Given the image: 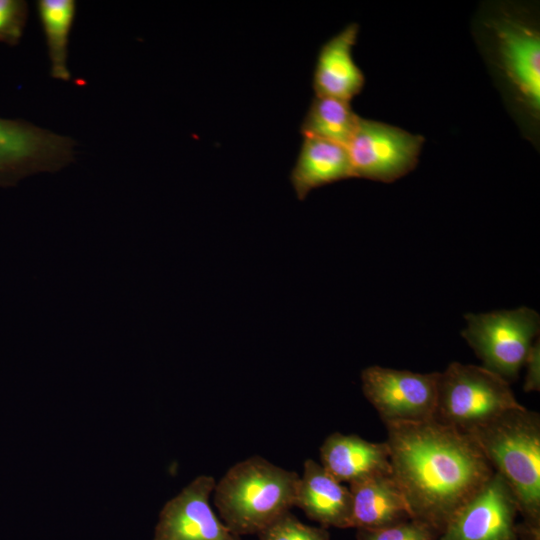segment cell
Returning a JSON list of instances; mask_svg holds the SVG:
<instances>
[{
	"mask_svg": "<svg viewBox=\"0 0 540 540\" xmlns=\"http://www.w3.org/2000/svg\"><path fill=\"white\" fill-rule=\"evenodd\" d=\"M392 476L412 518L441 535L495 472L467 433L435 420L386 423Z\"/></svg>",
	"mask_w": 540,
	"mask_h": 540,
	"instance_id": "cell-1",
	"label": "cell"
},
{
	"mask_svg": "<svg viewBox=\"0 0 540 540\" xmlns=\"http://www.w3.org/2000/svg\"><path fill=\"white\" fill-rule=\"evenodd\" d=\"M469 434L514 492L523 526L540 532V417L509 410Z\"/></svg>",
	"mask_w": 540,
	"mask_h": 540,
	"instance_id": "cell-2",
	"label": "cell"
},
{
	"mask_svg": "<svg viewBox=\"0 0 540 540\" xmlns=\"http://www.w3.org/2000/svg\"><path fill=\"white\" fill-rule=\"evenodd\" d=\"M300 476L255 455L234 464L214 487L222 522L235 534H258L295 506Z\"/></svg>",
	"mask_w": 540,
	"mask_h": 540,
	"instance_id": "cell-3",
	"label": "cell"
},
{
	"mask_svg": "<svg viewBox=\"0 0 540 540\" xmlns=\"http://www.w3.org/2000/svg\"><path fill=\"white\" fill-rule=\"evenodd\" d=\"M521 405L509 382L483 366L450 363L439 373L434 420L464 433Z\"/></svg>",
	"mask_w": 540,
	"mask_h": 540,
	"instance_id": "cell-4",
	"label": "cell"
},
{
	"mask_svg": "<svg viewBox=\"0 0 540 540\" xmlns=\"http://www.w3.org/2000/svg\"><path fill=\"white\" fill-rule=\"evenodd\" d=\"M462 336L483 367L505 380L517 378L524 366L533 338L540 329L539 314L528 307L465 316Z\"/></svg>",
	"mask_w": 540,
	"mask_h": 540,
	"instance_id": "cell-5",
	"label": "cell"
},
{
	"mask_svg": "<svg viewBox=\"0 0 540 540\" xmlns=\"http://www.w3.org/2000/svg\"><path fill=\"white\" fill-rule=\"evenodd\" d=\"M76 141L22 119L0 117V186L57 172L75 160Z\"/></svg>",
	"mask_w": 540,
	"mask_h": 540,
	"instance_id": "cell-6",
	"label": "cell"
},
{
	"mask_svg": "<svg viewBox=\"0 0 540 540\" xmlns=\"http://www.w3.org/2000/svg\"><path fill=\"white\" fill-rule=\"evenodd\" d=\"M423 143L420 135L360 117L347 145L353 177L394 182L415 168Z\"/></svg>",
	"mask_w": 540,
	"mask_h": 540,
	"instance_id": "cell-7",
	"label": "cell"
},
{
	"mask_svg": "<svg viewBox=\"0 0 540 540\" xmlns=\"http://www.w3.org/2000/svg\"><path fill=\"white\" fill-rule=\"evenodd\" d=\"M439 372L415 373L378 365L361 372L362 391L386 423L434 420Z\"/></svg>",
	"mask_w": 540,
	"mask_h": 540,
	"instance_id": "cell-8",
	"label": "cell"
},
{
	"mask_svg": "<svg viewBox=\"0 0 540 540\" xmlns=\"http://www.w3.org/2000/svg\"><path fill=\"white\" fill-rule=\"evenodd\" d=\"M516 496L503 477L489 480L454 514L439 540H518Z\"/></svg>",
	"mask_w": 540,
	"mask_h": 540,
	"instance_id": "cell-9",
	"label": "cell"
},
{
	"mask_svg": "<svg viewBox=\"0 0 540 540\" xmlns=\"http://www.w3.org/2000/svg\"><path fill=\"white\" fill-rule=\"evenodd\" d=\"M210 475L196 477L161 509L153 540H242L213 512L209 497L215 487Z\"/></svg>",
	"mask_w": 540,
	"mask_h": 540,
	"instance_id": "cell-10",
	"label": "cell"
},
{
	"mask_svg": "<svg viewBox=\"0 0 540 540\" xmlns=\"http://www.w3.org/2000/svg\"><path fill=\"white\" fill-rule=\"evenodd\" d=\"M501 69L529 111L540 107V36L535 27L513 16L493 22Z\"/></svg>",
	"mask_w": 540,
	"mask_h": 540,
	"instance_id": "cell-11",
	"label": "cell"
},
{
	"mask_svg": "<svg viewBox=\"0 0 540 540\" xmlns=\"http://www.w3.org/2000/svg\"><path fill=\"white\" fill-rule=\"evenodd\" d=\"M295 506L322 527L340 529L352 527L350 489L313 459L304 462L303 473L297 486Z\"/></svg>",
	"mask_w": 540,
	"mask_h": 540,
	"instance_id": "cell-12",
	"label": "cell"
},
{
	"mask_svg": "<svg viewBox=\"0 0 540 540\" xmlns=\"http://www.w3.org/2000/svg\"><path fill=\"white\" fill-rule=\"evenodd\" d=\"M319 451L320 464L341 483L352 484L392 473L386 441L375 443L354 434L334 432L324 440Z\"/></svg>",
	"mask_w": 540,
	"mask_h": 540,
	"instance_id": "cell-13",
	"label": "cell"
},
{
	"mask_svg": "<svg viewBox=\"0 0 540 540\" xmlns=\"http://www.w3.org/2000/svg\"><path fill=\"white\" fill-rule=\"evenodd\" d=\"M358 31L351 23L321 47L313 74L315 96L350 102L361 92L365 79L352 56Z\"/></svg>",
	"mask_w": 540,
	"mask_h": 540,
	"instance_id": "cell-14",
	"label": "cell"
},
{
	"mask_svg": "<svg viewBox=\"0 0 540 540\" xmlns=\"http://www.w3.org/2000/svg\"><path fill=\"white\" fill-rule=\"evenodd\" d=\"M349 485L352 495L351 528L376 530L412 518L409 505L392 473Z\"/></svg>",
	"mask_w": 540,
	"mask_h": 540,
	"instance_id": "cell-15",
	"label": "cell"
},
{
	"mask_svg": "<svg viewBox=\"0 0 540 540\" xmlns=\"http://www.w3.org/2000/svg\"><path fill=\"white\" fill-rule=\"evenodd\" d=\"M353 177L346 146L317 137L303 136L290 182L299 200L318 187Z\"/></svg>",
	"mask_w": 540,
	"mask_h": 540,
	"instance_id": "cell-16",
	"label": "cell"
},
{
	"mask_svg": "<svg viewBox=\"0 0 540 540\" xmlns=\"http://www.w3.org/2000/svg\"><path fill=\"white\" fill-rule=\"evenodd\" d=\"M74 0H39L37 11L50 63L53 79L67 82L71 79L69 69V41L76 16Z\"/></svg>",
	"mask_w": 540,
	"mask_h": 540,
	"instance_id": "cell-17",
	"label": "cell"
},
{
	"mask_svg": "<svg viewBox=\"0 0 540 540\" xmlns=\"http://www.w3.org/2000/svg\"><path fill=\"white\" fill-rule=\"evenodd\" d=\"M360 116L350 102L315 96L301 123L302 136L317 137L346 146L351 141Z\"/></svg>",
	"mask_w": 540,
	"mask_h": 540,
	"instance_id": "cell-18",
	"label": "cell"
},
{
	"mask_svg": "<svg viewBox=\"0 0 540 540\" xmlns=\"http://www.w3.org/2000/svg\"><path fill=\"white\" fill-rule=\"evenodd\" d=\"M257 535L258 540H330L327 528L304 524L290 511L282 514Z\"/></svg>",
	"mask_w": 540,
	"mask_h": 540,
	"instance_id": "cell-19",
	"label": "cell"
},
{
	"mask_svg": "<svg viewBox=\"0 0 540 540\" xmlns=\"http://www.w3.org/2000/svg\"><path fill=\"white\" fill-rule=\"evenodd\" d=\"M356 530V540H439L440 538L439 533L432 527L413 518L382 529Z\"/></svg>",
	"mask_w": 540,
	"mask_h": 540,
	"instance_id": "cell-20",
	"label": "cell"
},
{
	"mask_svg": "<svg viewBox=\"0 0 540 540\" xmlns=\"http://www.w3.org/2000/svg\"><path fill=\"white\" fill-rule=\"evenodd\" d=\"M28 19V4L23 0H0V43L19 44Z\"/></svg>",
	"mask_w": 540,
	"mask_h": 540,
	"instance_id": "cell-21",
	"label": "cell"
},
{
	"mask_svg": "<svg viewBox=\"0 0 540 540\" xmlns=\"http://www.w3.org/2000/svg\"><path fill=\"white\" fill-rule=\"evenodd\" d=\"M527 373L524 382V391H539L540 389V348L539 341L532 344L525 364Z\"/></svg>",
	"mask_w": 540,
	"mask_h": 540,
	"instance_id": "cell-22",
	"label": "cell"
},
{
	"mask_svg": "<svg viewBox=\"0 0 540 540\" xmlns=\"http://www.w3.org/2000/svg\"><path fill=\"white\" fill-rule=\"evenodd\" d=\"M518 540H540V532H533L521 525L519 526Z\"/></svg>",
	"mask_w": 540,
	"mask_h": 540,
	"instance_id": "cell-23",
	"label": "cell"
}]
</instances>
